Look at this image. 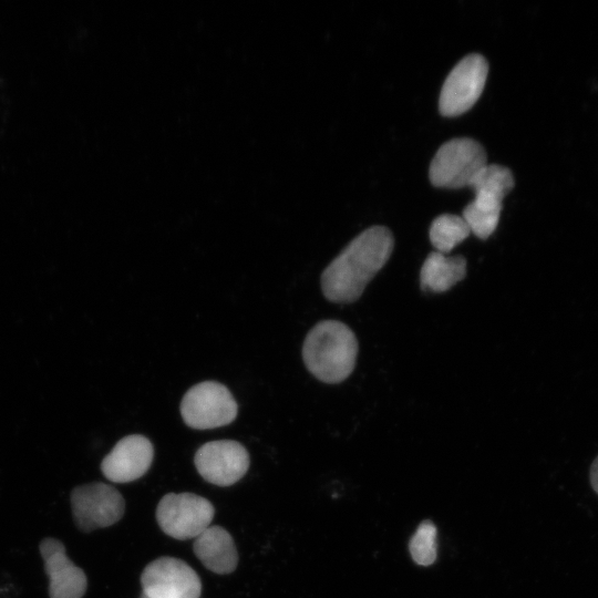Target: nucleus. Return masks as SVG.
Wrapping results in <instances>:
<instances>
[{
	"mask_svg": "<svg viewBox=\"0 0 598 598\" xmlns=\"http://www.w3.org/2000/svg\"><path fill=\"white\" fill-rule=\"evenodd\" d=\"M394 246L391 230L372 226L353 238L321 275L324 297L337 303L358 300L389 260Z\"/></svg>",
	"mask_w": 598,
	"mask_h": 598,
	"instance_id": "nucleus-1",
	"label": "nucleus"
},
{
	"mask_svg": "<svg viewBox=\"0 0 598 598\" xmlns=\"http://www.w3.org/2000/svg\"><path fill=\"white\" fill-rule=\"evenodd\" d=\"M358 340L353 331L338 320H322L307 333L302 359L308 371L319 381L336 384L353 371Z\"/></svg>",
	"mask_w": 598,
	"mask_h": 598,
	"instance_id": "nucleus-2",
	"label": "nucleus"
},
{
	"mask_svg": "<svg viewBox=\"0 0 598 598\" xmlns=\"http://www.w3.org/2000/svg\"><path fill=\"white\" fill-rule=\"evenodd\" d=\"M485 165L486 152L478 142L468 137L453 138L437 150L429 176L436 187L461 188L468 186Z\"/></svg>",
	"mask_w": 598,
	"mask_h": 598,
	"instance_id": "nucleus-3",
	"label": "nucleus"
},
{
	"mask_svg": "<svg viewBox=\"0 0 598 598\" xmlns=\"http://www.w3.org/2000/svg\"><path fill=\"white\" fill-rule=\"evenodd\" d=\"M179 410L187 426L209 430L231 423L237 416L238 405L224 384L204 381L184 394Z\"/></svg>",
	"mask_w": 598,
	"mask_h": 598,
	"instance_id": "nucleus-4",
	"label": "nucleus"
},
{
	"mask_svg": "<svg viewBox=\"0 0 598 598\" xmlns=\"http://www.w3.org/2000/svg\"><path fill=\"white\" fill-rule=\"evenodd\" d=\"M213 504L193 493H168L156 508V519L162 530L179 540L196 538L214 518Z\"/></svg>",
	"mask_w": 598,
	"mask_h": 598,
	"instance_id": "nucleus-5",
	"label": "nucleus"
},
{
	"mask_svg": "<svg viewBox=\"0 0 598 598\" xmlns=\"http://www.w3.org/2000/svg\"><path fill=\"white\" fill-rule=\"evenodd\" d=\"M70 501L74 523L82 532L109 527L117 523L125 511L122 494L102 482L74 487Z\"/></svg>",
	"mask_w": 598,
	"mask_h": 598,
	"instance_id": "nucleus-6",
	"label": "nucleus"
},
{
	"mask_svg": "<svg viewBox=\"0 0 598 598\" xmlns=\"http://www.w3.org/2000/svg\"><path fill=\"white\" fill-rule=\"evenodd\" d=\"M488 74L486 59L472 53L450 72L442 86L439 109L444 116H457L468 111L481 96Z\"/></svg>",
	"mask_w": 598,
	"mask_h": 598,
	"instance_id": "nucleus-7",
	"label": "nucleus"
},
{
	"mask_svg": "<svg viewBox=\"0 0 598 598\" xmlns=\"http://www.w3.org/2000/svg\"><path fill=\"white\" fill-rule=\"evenodd\" d=\"M142 592L151 598H199L202 582L195 570L174 557H159L141 575Z\"/></svg>",
	"mask_w": 598,
	"mask_h": 598,
	"instance_id": "nucleus-8",
	"label": "nucleus"
},
{
	"mask_svg": "<svg viewBox=\"0 0 598 598\" xmlns=\"http://www.w3.org/2000/svg\"><path fill=\"white\" fill-rule=\"evenodd\" d=\"M194 463L208 483L229 486L247 473L249 454L237 441L218 440L203 444L195 453Z\"/></svg>",
	"mask_w": 598,
	"mask_h": 598,
	"instance_id": "nucleus-9",
	"label": "nucleus"
},
{
	"mask_svg": "<svg viewBox=\"0 0 598 598\" xmlns=\"http://www.w3.org/2000/svg\"><path fill=\"white\" fill-rule=\"evenodd\" d=\"M39 549L49 577L50 598H82L87 587L86 576L68 557L63 543L48 537L40 543Z\"/></svg>",
	"mask_w": 598,
	"mask_h": 598,
	"instance_id": "nucleus-10",
	"label": "nucleus"
},
{
	"mask_svg": "<svg viewBox=\"0 0 598 598\" xmlns=\"http://www.w3.org/2000/svg\"><path fill=\"white\" fill-rule=\"evenodd\" d=\"M153 457L151 441L143 435L131 434L121 439L103 458L101 471L111 482H133L148 471Z\"/></svg>",
	"mask_w": 598,
	"mask_h": 598,
	"instance_id": "nucleus-11",
	"label": "nucleus"
},
{
	"mask_svg": "<svg viewBox=\"0 0 598 598\" xmlns=\"http://www.w3.org/2000/svg\"><path fill=\"white\" fill-rule=\"evenodd\" d=\"M193 548L202 564L215 574H230L237 567L236 545L230 534L220 526L207 527L194 538Z\"/></svg>",
	"mask_w": 598,
	"mask_h": 598,
	"instance_id": "nucleus-12",
	"label": "nucleus"
},
{
	"mask_svg": "<svg viewBox=\"0 0 598 598\" xmlns=\"http://www.w3.org/2000/svg\"><path fill=\"white\" fill-rule=\"evenodd\" d=\"M466 276V259L463 256L446 257L432 251L425 258L420 283L423 291L444 292Z\"/></svg>",
	"mask_w": 598,
	"mask_h": 598,
	"instance_id": "nucleus-13",
	"label": "nucleus"
},
{
	"mask_svg": "<svg viewBox=\"0 0 598 598\" xmlns=\"http://www.w3.org/2000/svg\"><path fill=\"white\" fill-rule=\"evenodd\" d=\"M470 233L471 230L462 216L443 214L432 221L429 236L436 251L446 254L462 243Z\"/></svg>",
	"mask_w": 598,
	"mask_h": 598,
	"instance_id": "nucleus-14",
	"label": "nucleus"
},
{
	"mask_svg": "<svg viewBox=\"0 0 598 598\" xmlns=\"http://www.w3.org/2000/svg\"><path fill=\"white\" fill-rule=\"evenodd\" d=\"M467 187H471L475 194H487L504 199L514 187V177L507 167L487 164L474 176Z\"/></svg>",
	"mask_w": 598,
	"mask_h": 598,
	"instance_id": "nucleus-15",
	"label": "nucleus"
},
{
	"mask_svg": "<svg viewBox=\"0 0 598 598\" xmlns=\"http://www.w3.org/2000/svg\"><path fill=\"white\" fill-rule=\"evenodd\" d=\"M502 206L481 204L472 200L463 210L462 217L471 233L481 239H486L496 229Z\"/></svg>",
	"mask_w": 598,
	"mask_h": 598,
	"instance_id": "nucleus-16",
	"label": "nucleus"
},
{
	"mask_svg": "<svg viewBox=\"0 0 598 598\" xmlns=\"http://www.w3.org/2000/svg\"><path fill=\"white\" fill-rule=\"evenodd\" d=\"M412 559L420 566H430L436 559V527L431 520H423L410 539Z\"/></svg>",
	"mask_w": 598,
	"mask_h": 598,
	"instance_id": "nucleus-17",
	"label": "nucleus"
},
{
	"mask_svg": "<svg viewBox=\"0 0 598 598\" xmlns=\"http://www.w3.org/2000/svg\"><path fill=\"white\" fill-rule=\"evenodd\" d=\"M590 483L594 491L598 494V456L590 467Z\"/></svg>",
	"mask_w": 598,
	"mask_h": 598,
	"instance_id": "nucleus-18",
	"label": "nucleus"
},
{
	"mask_svg": "<svg viewBox=\"0 0 598 598\" xmlns=\"http://www.w3.org/2000/svg\"><path fill=\"white\" fill-rule=\"evenodd\" d=\"M140 598H151L148 596H146L145 594L142 592V595L140 596Z\"/></svg>",
	"mask_w": 598,
	"mask_h": 598,
	"instance_id": "nucleus-19",
	"label": "nucleus"
}]
</instances>
